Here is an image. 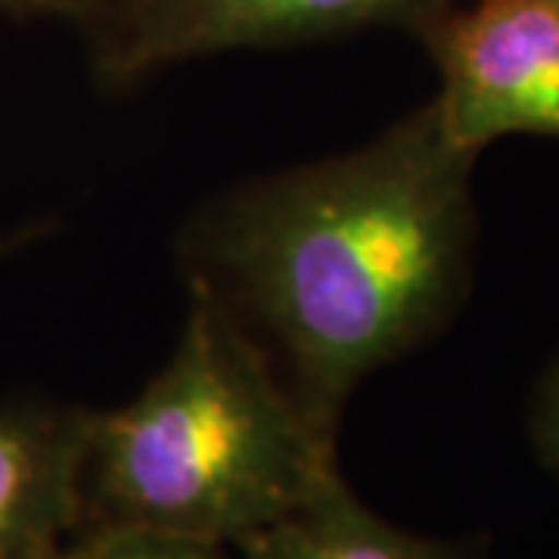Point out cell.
<instances>
[{
	"mask_svg": "<svg viewBox=\"0 0 559 559\" xmlns=\"http://www.w3.org/2000/svg\"><path fill=\"white\" fill-rule=\"evenodd\" d=\"M414 38L439 72L441 124L466 153L513 134L559 140V0H454Z\"/></svg>",
	"mask_w": 559,
	"mask_h": 559,
	"instance_id": "cell-4",
	"label": "cell"
},
{
	"mask_svg": "<svg viewBox=\"0 0 559 559\" xmlns=\"http://www.w3.org/2000/svg\"><path fill=\"white\" fill-rule=\"evenodd\" d=\"M91 559H234L227 544L162 532H87Z\"/></svg>",
	"mask_w": 559,
	"mask_h": 559,
	"instance_id": "cell-7",
	"label": "cell"
},
{
	"mask_svg": "<svg viewBox=\"0 0 559 559\" xmlns=\"http://www.w3.org/2000/svg\"><path fill=\"white\" fill-rule=\"evenodd\" d=\"M81 0H0V13L13 20H60L69 22L79 16Z\"/></svg>",
	"mask_w": 559,
	"mask_h": 559,
	"instance_id": "cell-9",
	"label": "cell"
},
{
	"mask_svg": "<svg viewBox=\"0 0 559 559\" xmlns=\"http://www.w3.org/2000/svg\"><path fill=\"white\" fill-rule=\"evenodd\" d=\"M454 0H81L91 81L131 94L183 62L237 50H280L401 28L414 35Z\"/></svg>",
	"mask_w": 559,
	"mask_h": 559,
	"instance_id": "cell-3",
	"label": "cell"
},
{
	"mask_svg": "<svg viewBox=\"0 0 559 559\" xmlns=\"http://www.w3.org/2000/svg\"><path fill=\"white\" fill-rule=\"evenodd\" d=\"M336 451L308 429L271 364L202 293L138 399L91 411L81 532H162L237 547L311 498Z\"/></svg>",
	"mask_w": 559,
	"mask_h": 559,
	"instance_id": "cell-2",
	"label": "cell"
},
{
	"mask_svg": "<svg viewBox=\"0 0 559 559\" xmlns=\"http://www.w3.org/2000/svg\"><path fill=\"white\" fill-rule=\"evenodd\" d=\"M53 559H91V535L87 532L75 535Z\"/></svg>",
	"mask_w": 559,
	"mask_h": 559,
	"instance_id": "cell-10",
	"label": "cell"
},
{
	"mask_svg": "<svg viewBox=\"0 0 559 559\" xmlns=\"http://www.w3.org/2000/svg\"><path fill=\"white\" fill-rule=\"evenodd\" d=\"M528 439L538 460L559 476V355L544 370L528 407Z\"/></svg>",
	"mask_w": 559,
	"mask_h": 559,
	"instance_id": "cell-8",
	"label": "cell"
},
{
	"mask_svg": "<svg viewBox=\"0 0 559 559\" xmlns=\"http://www.w3.org/2000/svg\"><path fill=\"white\" fill-rule=\"evenodd\" d=\"M91 407L25 399L0 407V559H53L81 535Z\"/></svg>",
	"mask_w": 559,
	"mask_h": 559,
	"instance_id": "cell-5",
	"label": "cell"
},
{
	"mask_svg": "<svg viewBox=\"0 0 559 559\" xmlns=\"http://www.w3.org/2000/svg\"><path fill=\"white\" fill-rule=\"evenodd\" d=\"M237 550L240 559H491L476 538H429L382 520L345 485L342 473Z\"/></svg>",
	"mask_w": 559,
	"mask_h": 559,
	"instance_id": "cell-6",
	"label": "cell"
},
{
	"mask_svg": "<svg viewBox=\"0 0 559 559\" xmlns=\"http://www.w3.org/2000/svg\"><path fill=\"white\" fill-rule=\"evenodd\" d=\"M38 230L40 227H25V230H20V234H13V237H3V240H0V255H3V252H10V249H16V246H22V242L35 240V237H38Z\"/></svg>",
	"mask_w": 559,
	"mask_h": 559,
	"instance_id": "cell-11",
	"label": "cell"
},
{
	"mask_svg": "<svg viewBox=\"0 0 559 559\" xmlns=\"http://www.w3.org/2000/svg\"><path fill=\"white\" fill-rule=\"evenodd\" d=\"M476 159L429 100L348 153L240 180L183 221L187 289L240 326L326 448L360 382L441 336L469 299Z\"/></svg>",
	"mask_w": 559,
	"mask_h": 559,
	"instance_id": "cell-1",
	"label": "cell"
}]
</instances>
